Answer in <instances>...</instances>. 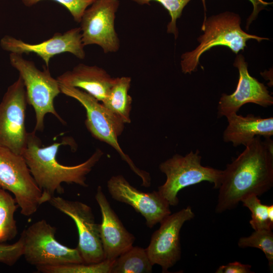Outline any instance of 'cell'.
Here are the masks:
<instances>
[{"instance_id":"4","label":"cell","mask_w":273,"mask_h":273,"mask_svg":"<svg viewBox=\"0 0 273 273\" xmlns=\"http://www.w3.org/2000/svg\"><path fill=\"white\" fill-rule=\"evenodd\" d=\"M59 85L61 93L75 99L85 108L86 113L85 123L92 135L112 147L128 164L130 169L141 177L142 186L150 187V174L138 168L129 157L122 151L118 142V137L122 132L125 123L85 91L60 84Z\"/></svg>"},{"instance_id":"1","label":"cell","mask_w":273,"mask_h":273,"mask_svg":"<svg viewBox=\"0 0 273 273\" xmlns=\"http://www.w3.org/2000/svg\"><path fill=\"white\" fill-rule=\"evenodd\" d=\"M222 170L215 212L235 208L250 195L259 196L273 186V141L256 136Z\"/></svg>"},{"instance_id":"13","label":"cell","mask_w":273,"mask_h":273,"mask_svg":"<svg viewBox=\"0 0 273 273\" xmlns=\"http://www.w3.org/2000/svg\"><path fill=\"white\" fill-rule=\"evenodd\" d=\"M107 189L113 199L129 205L140 213L150 228L171 213L170 205L158 191H140L121 175L112 176L107 181Z\"/></svg>"},{"instance_id":"3","label":"cell","mask_w":273,"mask_h":273,"mask_svg":"<svg viewBox=\"0 0 273 273\" xmlns=\"http://www.w3.org/2000/svg\"><path fill=\"white\" fill-rule=\"evenodd\" d=\"M240 24L239 15L229 12L204 20L201 27L204 34L198 38L199 44L194 50L186 52L181 56V71L185 74L195 71L201 55L213 47L224 46L237 54L244 50L249 39H255L259 42L268 39L245 32Z\"/></svg>"},{"instance_id":"15","label":"cell","mask_w":273,"mask_h":273,"mask_svg":"<svg viewBox=\"0 0 273 273\" xmlns=\"http://www.w3.org/2000/svg\"><path fill=\"white\" fill-rule=\"evenodd\" d=\"M234 66L239 73L237 86L233 94L221 95L217 107L218 117L237 113L242 106L249 103L264 107L271 106L273 97L263 83L249 74L248 64L242 55H237Z\"/></svg>"},{"instance_id":"21","label":"cell","mask_w":273,"mask_h":273,"mask_svg":"<svg viewBox=\"0 0 273 273\" xmlns=\"http://www.w3.org/2000/svg\"><path fill=\"white\" fill-rule=\"evenodd\" d=\"M18 207L15 199L0 187V243L11 241L16 236L15 213Z\"/></svg>"},{"instance_id":"8","label":"cell","mask_w":273,"mask_h":273,"mask_svg":"<svg viewBox=\"0 0 273 273\" xmlns=\"http://www.w3.org/2000/svg\"><path fill=\"white\" fill-rule=\"evenodd\" d=\"M56 228L44 219L37 221L25 229L20 238L23 256L36 267L83 263L78 249L71 248L58 242Z\"/></svg>"},{"instance_id":"20","label":"cell","mask_w":273,"mask_h":273,"mask_svg":"<svg viewBox=\"0 0 273 273\" xmlns=\"http://www.w3.org/2000/svg\"><path fill=\"white\" fill-rule=\"evenodd\" d=\"M153 266L146 249L132 246L115 260L111 273H149Z\"/></svg>"},{"instance_id":"30","label":"cell","mask_w":273,"mask_h":273,"mask_svg":"<svg viewBox=\"0 0 273 273\" xmlns=\"http://www.w3.org/2000/svg\"><path fill=\"white\" fill-rule=\"evenodd\" d=\"M267 214L269 220L271 224L273 225V205L267 206Z\"/></svg>"},{"instance_id":"11","label":"cell","mask_w":273,"mask_h":273,"mask_svg":"<svg viewBox=\"0 0 273 273\" xmlns=\"http://www.w3.org/2000/svg\"><path fill=\"white\" fill-rule=\"evenodd\" d=\"M119 0H96L84 12L80 23L84 46L97 44L107 54L117 52L120 40L115 29Z\"/></svg>"},{"instance_id":"19","label":"cell","mask_w":273,"mask_h":273,"mask_svg":"<svg viewBox=\"0 0 273 273\" xmlns=\"http://www.w3.org/2000/svg\"><path fill=\"white\" fill-rule=\"evenodd\" d=\"M130 83V77L115 78L108 95L102 103L105 107L124 123H129L131 121L130 112L132 98L128 94Z\"/></svg>"},{"instance_id":"16","label":"cell","mask_w":273,"mask_h":273,"mask_svg":"<svg viewBox=\"0 0 273 273\" xmlns=\"http://www.w3.org/2000/svg\"><path fill=\"white\" fill-rule=\"evenodd\" d=\"M95 199L100 208L102 221L100 236L104 259L114 260L133 246L134 236L124 226L111 207L101 186H98Z\"/></svg>"},{"instance_id":"14","label":"cell","mask_w":273,"mask_h":273,"mask_svg":"<svg viewBox=\"0 0 273 273\" xmlns=\"http://www.w3.org/2000/svg\"><path fill=\"white\" fill-rule=\"evenodd\" d=\"M0 44L3 50L11 53H34L43 61L47 67L52 58L63 53H71L80 60L85 57L80 27L64 33L57 32L49 39L34 44L7 35L1 39Z\"/></svg>"},{"instance_id":"2","label":"cell","mask_w":273,"mask_h":273,"mask_svg":"<svg viewBox=\"0 0 273 273\" xmlns=\"http://www.w3.org/2000/svg\"><path fill=\"white\" fill-rule=\"evenodd\" d=\"M71 138H67L60 143L41 147V141L35 131L28 132L27 145L22 155L39 188L51 197L55 193L64 192L63 183L87 187L86 175L104 154L98 149L83 162L73 166L63 165L57 159L59 147L63 145H71Z\"/></svg>"},{"instance_id":"10","label":"cell","mask_w":273,"mask_h":273,"mask_svg":"<svg viewBox=\"0 0 273 273\" xmlns=\"http://www.w3.org/2000/svg\"><path fill=\"white\" fill-rule=\"evenodd\" d=\"M49 202L75 223L78 234L77 248L83 263H94L105 260L100 224L96 222L91 207L83 202L60 196L52 197Z\"/></svg>"},{"instance_id":"5","label":"cell","mask_w":273,"mask_h":273,"mask_svg":"<svg viewBox=\"0 0 273 273\" xmlns=\"http://www.w3.org/2000/svg\"><path fill=\"white\" fill-rule=\"evenodd\" d=\"M0 187L14 196L21 213L29 216L51 196L38 186L22 155L0 146Z\"/></svg>"},{"instance_id":"29","label":"cell","mask_w":273,"mask_h":273,"mask_svg":"<svg viewBox=\"0 0 273 273\" xmlns=\"http://www.w3.org/2000/svg\"><path fill=\"white\" fill-rule=\"evenodd\" d=\"M253 5V11L252 13V14L249 17L248 19V24L247 27L249 26V24L251 23L252 21L254 20L260 12V10L264 9V8L267 6L268 5L271 4L270 3H267L263 1V0H249ZM204 8L205 11H206L205 7V0H202Z\"/></svg>"},{"instance_id":"18","label":"cell","mask_w":273,"mask_h":273,"mask_svg":"<svg viewBox=\"0 0 273 273\" xmlns=\"http://www.w3.org/2000/svg\"><path fill=\"white\" fill-rule=\"evenodd\" d=\"M228 125L223 133L225 142L232 143L234 147L245 146L256 136L264 138L273 135V117L261 118L249 114L246 116L234 113L225 117Z\"/></svg>"},{"instance_id":"26","label":"cell","mask_w":273,"mask_h":273,"mask_svg":"<svg viewBox=\"0 0 273 273\" xmlns=\"http://www.w3.org/2000/svg\"><path fill=\"white\" fill-rule=\"evenodd\" d=\"M42 0H21L26 7H32ZM64 6L70 12L74 20L80 23L85 10L96 0H52Z\"/></svg>"},{"instance_id":"28","label":"cell","mask_w":273,"mask_h":273,"mask_svg":"<svg viewBox=\"0 0 273 273\" xmlns=\"http://www.w3.org/2000/svg\"><path fill=\"white\" fill-rule=\"evenodd\" d=\"M251 265L243 264L238 261L230 262L226 265L220 266L216 273H250Z\"/></svg>"},{"instance_id":"23","label":"cell","mask_w":273,"mask_h":273,"mask_svg":"<svg viewBox=\"0 0 273 273\" xmlns=\"http://www.w3.org/2000/svg\"><path fill=\"white\" fill-rule=\"evenodd\" d=\"M240 248L253 247L264 253L271 270L273 266V233L271 230H254L249 237H241L238 242Z\"/></svg>"},{"instance_id":"7","label":"cell","mask_w":273,"mask_h":273,"mask_svg":"<svg viewBox=\"0 0 273 273\" xmlns=\"http://www.w3.org/2000/svg\"><path fill=\"white\" fill-rule=\"evenodd\" d=\"M9 58L10 64L23 81L27 103L34 109L36 118L34 130H43L44 118L48 113L64 123L54 107V100L61 93L59 83L49 70L47 67L43 70L38 69L34 62L25 59L22 55L10 53Z\"/></svg>"},{"instance_id":"6","label":"cell","mask_w":273,"mask_h":273,"mask_svg":"<svg viewBox=\"0 0 273 273\" xmlns=\"http://www.w3.org/2000/svg\"><path fill=\"white\" fill-rule=\"evenodd\" d=\"M201 159L197 150L185 156L176 154L160 164L159 169L166 180L158 187V192L170 206L178 204V193L185 188L205 181L213 184L215 189L219 188L222 170L203 166Z\"/></svg>"},{"instance_id":"17","label":"cell","mask_w":273,"mask_h":273,"mask_svg":"<svg viewBox=\"0 0 273 273\" xmlns=\"http://www.w3.org/2000/svg\"><path fill=\"white\" fill-rule=\"evenodd\" d=\"M56 79L60 84L82 89L102 103L108 95L115 78L98 66L79 64Z\"/></svg>"},{"instance_id":"25","label":"cell","mask_w":273,"mask_h":273,"mask_svg":"<svg viewBox=\"0 0 273 273\" xmlns=\"http://www.w3.org/2000/svg\"><path fill=\"white\" fill-rule=\"evenodd\" d=\"M141 5H149L151 1L161 4L168 12L171 20L167 26V32L174 35L175 39L178 37V31L176 21L181 15L185 7L191 0H131Z\"/></svg>"},{"instance_id":"22","label":"cell","mask_w":273,"mask_h":273,"mask_svg":"<svg viewBox=\"0 0 273 273\" xmlns=\"http://www.w3.org/2000/svg\"><path fill=\"white\" fill-rule=\"evenodd\" d=\"M114 261L105 259L94 263H72L36 268L43 273H111Z\"/></svg>"},{"instance_id":"27","label":"cell","mask_w":273,"mask_h":273,"mask_svg":"<svg viewBox=\"0 0 273 273\" xmlns=\"http://www.w3.org/2000/svg\"><path fill=\"white\" fill-rule=\"evenodd\" d=\"M23 256V244L20 238L12 244L0 243V262L14 265Z\"/></svg>"},{"instance_id":"12","label":"cell","mask_w":273,"mask_h":273,"mask_svg":"<svg viewBox=\"0 0 273 273\" xmlns=\"http://www.w3.org/2000/svg\"><path fill=\"white\" fill-rule=\"evenodd\" d=\"M194 216L191 207L188 206L167 216L152 234L146 250L152 264L160 265L163 272H167L180 259V231L183 224Z\"/></svg>"},{"instance_id":"24","label":"cell","mask_w":273,"mask_h":273,"mask_svg":"<svg viewBox=\"0 0 273 273\" xmlns=\"http://www.w3.org/2000/svg\"><path fill=\"white\" fill-rule=\"evenodd\" d=\"M241 202L251 213L249 223L254 230H272L273 225L270 222L267 214L268 205L262 204L257 196L249 195L243 199Z\"/></svg>"},{"instance_id":"9","label":"cell","mask_w":273,"mask_h":273,"mask_svg":"<svg viewBox=\"0 0 273 273\" xmlns=\"http://www.w3.org/2000/svg\"><path fill=\"white\" fill-rule=\"evenodd\" d=\"M26 91L20 76L8 87L0 102V146L22 155L27 145Z\"/></svg>"}]
</instances>
